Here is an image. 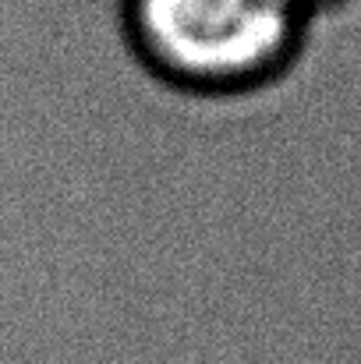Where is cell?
<instances>
[{
	"label": "cell",
	"mask_w": 361,
	"mask_h": 364,
	"mask_svg": "<svg viewBox=\"0 0 361 364\" xmlns=\"http://www.w3.org/2000/svg\"><path fill=\"white\" fill-rule=\"evenodd\" d=\"M312 21L298 0H117L120 39L135 64L199 100L276 85L298 64Z\"/></svg>",
	"instance_id": "1"
},
{
	"label": "cell",
	"mask_w": 361,
	"mask_h": 364,
	"mask_svg": "<svg viewBox=\"0 0 361 364\" xmlns=\"http://www.w3.org/2000/svg\"><path fill=\"white\" fill-rule=\"evenodd\" d=\"M312 18H319V14H326V11H337V7H344V4H351V0H298Z\"/></svg>",
	"instance_id": "2"
}]
</instances>
